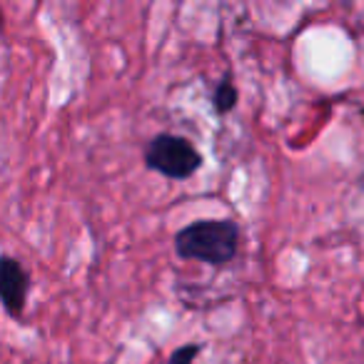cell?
I'll list each match as a JSON object with an SVG mask.
<instances>
[{"label": "cell", "instance_id": "obj_1", "mask_svg": "<svg viewBox=\"0 0 364 364\" xmlns=\"http://www.w3.org/2000/svg\"><path fill=\"white\" fill-rule=\"evenodd\" d=\"M240 230L232 220H205L188 225L175 235V250L180 257L208 264H225L237 255Z\"/></svg>", "mask_w": 364, "mask_h": 364}, {"label": "cell", "instance_id": "obj_2", "mask_svg": "<svg viewBox=\"0 0 364 364\" xmlns=\"http://www.w3.org/2000/svg\"><path fill=\"white\" fill-rule=\"evenodd\" d=\"M147 167L172 180H185L200 167V152L193 142L177 135H157L147 147Z\"/></svg>", "mask_w": 364, "mask_h": 364}, {"label": "cell", "instance_id": "obj_3", "mask_svg": "<svg viewBox=\"0 0 364 364\" xmlns=\"http://www.w3.org/2000/svg\"><path fill=\"white\" fill-rule=\"evenodd\" d=\"M28 297V274L13 257H0V302L13 317H21Z\"/></svg>", "mask_w": 364, "mask_h": 364}, {"label": "cell", "instance_id": "obj_4", "mask_svg": "<svg viewBox=\"0 0 364 364\" xmlns=\"http://www.w3.org/2000/svg\"><path fill=\"white\" fill-rule=\"evenodd\" d=\"M237 102V90H235L232 82H220L218 90H215V110L218 112H230Z\"/></svg>", "mask_w": 364, "mask_h": 364}, {"label": "cell", "instance_id": "obj_5", "mask_svg": "<svg viewBox=\"0 0 364 364\" xmlns=\"http://www.w3.org/2000/svg\"><path fill=\"white\" fill-rule=\"evenodd\" d=\"M200 354L198 344H185V347L175 349L170 357V364H195V357Z\"/></svg>", "mask_w": 364, "mask_h": 364}]
</instances>
